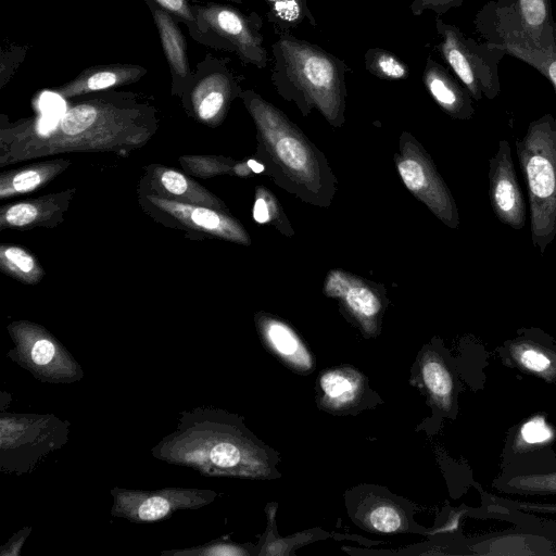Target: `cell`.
I'll list each match as a JSON object with an SVG mask.
<instances>
[{"label":"cell","instance_id":"obj_23","mask_svg":"<svg viewBox=\"0 0 556 556\" xmlns=\"http://www.w3.org/2000/svg\"><path fill=\"white\" fill-rule=\"evenodd\" d=\"M366 70L380 79L402 80L409 75V68L393 52L382 48L368 49L364 55Z\"/></svg>","mask_w":556,"mask_h":556},{"label":"cell","instance_id":"obj_15","mask_svg":"<svg viewBox=\"0 0 556 556\" xmlns=\"http://www.w3.org/2000/svg\"><path fill=\"white\" fill-rule=\"evenodd\" d=\"M147 193L181 203L202 205L229 213L225 202L176 168L151 165L148 168Z\"/></svg>","mask_w":556,"mask_h":556},{"label":"cell","instance_id":"obj_18","mask_svg":"<svg viewBox=\"0 0 556 556\" xmlns=\"http://www.w3.org/2000/svg\"><path fill=\"white\" fill-rule=\"evenodd\" d=\"M257 325L267 345L285 363L301 372L312 370L313 358L290 326L264 314L257 317Z\"/></svg>","mask_w":556,"mask_h":556},{"label":"cell","instance_id":"obj_4","mask_svg":"<svg viewBox=\"0 0 556 556\" xmlns=\"http://www.w3.org/2000/svg\"><path fill=\"white\" fill-rule=\"evenodd\" d=\"M516 152L530 202L531 241L544 254L556 237V118L546 113L532 121Z\"/></svg>","mask_w":556,"mask_h":556},{"label":"cell","instance_id":"obj_34","mask_svg":"<svg viewBox=\"0 0 556 556\" xmlns=\"http://www.w3.org/2000/svg\"><path fill=\"white\" fill-rule=\"evenodd\" d=\"M54 355V345L48 339H39L33 346L31 357L38 365L48 364Z\"/></svg>","mask_w":556,"mask_h":556},{"label":"cell","instance_id":"obj_38","mask_svg":"<svg viewBox=\"0 0 556 556\" xmlns=\"http://www.w3.org/2000/svg\"><path fill=\"white\" fill-rule=\"evenodd\" d=\"M228 1H231V2H235V3H238V4H242L243 3V0H228Z\"/></svg>","mask_w":556,"mask_h":556},{"label":"cell","instance_id":"obj_9","mask_svg":"<svg viewBox=\"0 0 556 556\" xmlns=\"http://www.w3.org/2000/svg\"><path fill=\"white\" fill-rule=\"evenodd\" d=\"M399 149L394 159L405 187L444 225L457 228L459 214L456 202L429 154L406 131L401 135Z\"/></svg>","mask_w":556,"mask_h":556},{"label":"cell","instance_id":"obj_10","mask_svg":"<svg viewBox=\"0 0 556 556\" xmlns=\"http://www.w3.org/2000/svg\"><path fill=\"white\" fill-rule=\"evenodd\" d=\"M141 203L157 217H166L186 229L204 232L219 239L249 245L251 239L241 223L230 213L212 207L187 204L161 198L150 193L143 194Z\"/></svg>","mask_w":556,"mask_h":556},{"label":"cell","instance_id":"obj_2","mask_svg":"<svg viewBox=\"0 0 556 556\" xmlns=\"http://www.w3.org/2000/svg\"><path fill=\"white\" fill-rule=\"evenodd\" d=\"M252 117L257 153L271 179L304 202L329 206L337 189L325 155L277 106L252 89L240 94Z\"/></svg>","mask_w":556,"mask_h":556},{"label":"cell","instance_id":"obj_37","mask_svg":"<svg viewBox=\"0 0 556 556\" xmlns=\"http://www.w3.org/2000/svg\"><path fill=\"white\" fill-rule=\"evenodd\" d=\"M247 162L253 173L260 174L266 170V166L260 163L257 160L250 159Z\"/></svg>","mask_w":556,"mask_h":556},{"label":"cell","instance_id":"obj_12","mask_svg":"<svg viewBox=\"0 0 556 556\" xmlns=\"http://www.w3.org/2000/svg\"><path fill=\"white\" fill-rule=\"evenodd\" d=\"M327 296L339 300L343 307L358 321L364 332L371 336L378 330L382 301L378 292L363 279L343 270L327 274L324 285Z\"/></svg>","mask_w":556,"mask_h":556},{"label":"cell","instance_id":"obj_29","mask_svg":"<svg viewBox=\"0 0 556 556\" xmlns=\"http://www.w3.org/2000/svg\"><path fill=\"white\" fill-rule=\"evenodd\" d=\"M160 7L169 12L179 23L187 26L193 40L200 43L198 20L190 0H154Z\"/></svg>","mask_w":556,"mask_h":556},{"label":"cell","instance_id":"obj_30","mask_svg":"<svg viewBox=\"0 0 556 556\" xmlns=\"http://www.w3.org/2000/svg\"><path fill=\"white\" fill-rule=\"evenodd\" d=\"M28 51L26 45L3 46L0 52V88L2 89L24 61Z\"/></svg>","mask_w":556,"mask_h":556},{"label":"cell","instance_id":"obj_32","mask_svg":"<svg viewBox=\"0 0 556 556\" xmlns=\"http://www.w3.org/2000/svg\"><path fill=\"white\" fill-rule=\"evenodd\" d=\"M169 510V504L166 500L153 496L146 500L138 509V515L142 520H157L165 516Z\"/></svg>","mask_w":556,"mask_h":556},{"label":"cell","instance_id":"obj_25","mask_svg":"<svg viewBox=\"0 0 556 556\" xmlns=\"http://www.w3.org/2000/svg\"><path fill=\"white\" fill-rule=\"evenodd\" d=\"M179 163L185 172L199 178H212L218 175H235L236 161L216 155H184Z\"/></svg>","mask_w":556,"mask_h":556},{"label":"cell","instance_id":"obj_33","mask_svg":"<svg viewBox=\"0 0 556 556\" xmlns=\"http://www.w3.org/2000/svg\"><path fill=\"white\" fill-rule=\"evenodd\" d=\"M521 434L527 442L538 443L549 438V430L542 419H534L523 426Z\"/></svg>","mask_w":556,"mask_h":556},{"label":"cell","instance_id":"obj_39","mask_svg":"<svg viewBox=\"0 0 556 556\" xmlns=\"http://www.w3.org/2000/svg\"><path fill=\"white\" fill-rule=\"evenodd\" d=\"M555 36H556V25H555Z\"/></svg>","mask_w":556,"mask_h":556},{"label":"cell","instance_id":"obj_6","mask_svg":"<svg viewBox=\"0 0 556 556\" xmlns=\"http://www.w3.org/2000/svg\"><path fill=\"white\" fill-rule=\"evenodd\" d=\"M200 31V45L235 53L240 61L260 70L268 64L261 16L255 12L216 2H192Z\"/></svg>","mask_w":556,"mask_h":556},{"label":"cell","instance_id":"obj_19","mask_svg":"<svg viewBox=\"0 0 556 556\" xmlns=\"http://www.w3.org/2000/svg\"><path fill=\"white\" fill-rule=\"evenodd\" d=\"M71 161L55 159L33 163L0 174V199H8L38 190L56 178L71 166Z\"/></svg>","mask_w":556,"mask_h":556},{"label":"cell","instance_id":"obj_36","mask_svg":"<svg viewBox=\"0 0 556 556\" xmlns=\"http://www.w3.org/2000/svg\"><path fill=\"white\" fill-rule=\"evenodd\" d=\"M252 169L248 165V162H237L235 166V175L239 177H248L252 174Z\"/></svg>","mask_w":556,"mask_h":556},{"label":"cell","instance_id":"obj_35","mask_svg":"<svg viewBox=\"0 0 556 556\" xmlns=\"http://www.w3.org/2000/svg\"><path fill=\"white\" fill-rule=\"evenodd\" d=\"M521 362L527 368L534 371H543L549 366V359L534 350H526L521 354Z\"/></svg>","mask_w":556,"mask_h":556},{"label":"cell","instance_id":"obj_1","mask_svg":"<svg viewBox=\"0 0 556 556\" xmlns=\"http://www.w3.org/2000/svg\"><path fill=\"white\" fill-rule=\"evenodd\" d=\"M156 109L132 92L106 90L75 102L51 125L42 117L7 123L1 116L0 167L67 152L126 156L156 132Z\"/></svg>","mask_w":556,"mask_h":556},{"label":"cell","instance_id":"obj_31","mask_svg":"<svg viewBox=\"0 0 556 556\" xmlns=\"http://www.w3.org/2000/svg\"><path fill=\"white\" fill-rule=\"evenodd\" d=\"M464 0H413L409 5L412 14L419 16L426 11H432L438 16L452 9L459 8Z\"/></svg>","mask_w":556,"mask_h":556},{"label":"cell","instance_id":"obj_20","mask_svg":"<svg viewBox=\"0 0 556 556\" xmlns=\"http://www.w3.org/2000/svg\"><path fill=\"white\" fill-rule=\"evenodd\" d=\"M1 271L24 285H37L46 271L36 255L27 249L15 244L0 245Z\"/></svg>","mask_w":556,"mask_h":556},{"label":"cell","instance_id":"obj_14","mask_svg":"<svg viewBox=\"0 0 556 556\" xmlns=\"http://www.w3.org/2000/svg\"><path fill=\"white\" fill-rule=\"evenodd\" d=\"M151 12L164 56L172 76V94L181 97L188 85L191 70L187 53V42L179 22L154 0H142Z\"/></svg>","mask_w":556,"mask_h":556},{"label":"cell","instance_id":"obj_28","mask_svg":"<svg viewBox=\"0 0 556 556\" xmlns=\"http://www.w3.org/2000/svg\"><path fill=\"white\" fill-rule=\"evenodd\" d=\"M367 520L379 532L391 533L403 528L402 514L393 504H377L368 513Z\"/></svg>","mask_w":556,"mask_h":556},{"label":"cell","instance_id":"obj_27","mask_svg":"<svg viewBox=\"0 0 556 556\" xmlns=\"http://www.w3.org/2000/svg\"><path fill=\"white\" fill-rule=\"evenodd\" d=\"M498 49L535 68L552 83L556 93V48L552 50H532L518 47Z\"/></svg>","mask_w":556,"mask_h":556},{"label":"cell","instance_id":"obj_7","mask_svg":"<svg viewBox=\"0 0 556 556\" xmlns=\"http://www.w3.org/2000/svg\"><path fill=\"white\" fill-rule=\"evenodd\" d=\"M435 28L441 38L439 50L472 99L493 100L501 91L498 64L506 53L486 41L467 37L456 25L439 16Z\"/></svg>","mask_w":556,"mask_h":556},{"label":"cell","instance_id":"obj_17","mask_svg":"<svg viewBox=\"0 0 556 556\" xmlns=\"http://www.w3.org/2000/svg\"><path fill=\"white\" fill-rule=\"evenodd\" d=\"M422 81L429 94L447 115L463 121L473 116L475 108L468 89L430 56L426 61Z\"/></svg>","mask_w":556,"mask_h":556},{"label":"cell","instance_id":"obj_13","mask_svg":"<svg viewBox=\"0 0 556 556\" xmlns=\"http://www.w3.org/2000/svg\"><path fill=\"white\" fill-rule=\"evenodd\" d=\"M76 188L4 204L0 207V230L53 228L64 220Z\"/></svg>","mask_w":556,"mask_h":556},{"label":"cell","instance_id":"obj_22","mask_svg":"<svg viewBox=\"0 0 556 556\" xmlns=\"http://www.w3.org/2000/svg\"><path fill=\"white\" fill-rule=\"evenodd\" d=\"M269 21L281 31H290L307 21L313 27L317 21L312 14L306 0H265Z\"/></svg>","mask_w":556,"mask_h":556},{"label":"cell","instance_id":"obj_5","mask_svg":"<svg viewBox=\"0 0 556 556\" xmlns=\"http://www.w3.org/2000/svg\"><path fill=\"white\" fill-rule=\"evenodd\" d=\"M475 28L491 46L556 48L551 0H491L476 14Z\"/></svg>","mask_w":556,"mask_h":556},{"label":"cell","instance_id":"obj_11","mask_svg":"<svg viewBox=\"0 0 556 556\" xmlns=\"http://www.w3.org/2000/svg\"><path fill=\"white\" fill-rule=\"evenodd\" d=\"M489 194L492 210L502 224L520 230L526 224V204L519 188L507 140L498 142L489 162Z\"/></svg>","mask_w":556,"mask_h":556},{"label":"cell","instance_id":"obj_21","mask_svg":"<svg viewBox=\"0 0 556 556\" xmlns=\"http://www.w3.org/2000/svg\"><path fill=\"white\" fill-rule=\"evenodd\" d=\"M319 386L326 404L341 408L351 405L358 397L362 379L351 369H333L320 377Z\"/></svg>","mask_w":556,"mask_h":556},{"label":"cell","instance_id":"obj_26","mask_svg":"<svg viewBox=\"0 0 556 556\" xmlns=\"http://www.w3.org/2000/svg\"><path fill=\"white\" fill-rule=\"evenodd\" d=\"M421 376L432 396L442 404H446L453 389V382L445 366L437 358L429 356L422 362Z\"/></svg>","mask_w":556,"mask_h":556},{"label":"cell","instance_id":"obj_16","mask_svg":"<svg viewBox=\"0 0 556 556\" xmlns=\"http://www.w3.org/2000/svg\"><path fill=\"white\" fill-rule=\"evenodd\" d=\"M148 70L131 63L94 65L81 71L72 80L56 87L53 92L65 100L112 90L140 80Z\"/></svg>","mask_w":556,"mask_h":556},{"label":"cell","instance_id":"obj_24","mask_svg":"<svg viewBox=\"0 0 556 556\" xmlns=\"http://www.w3.org/2000/svg\"><path fill=\"white\" fill-rule=\"evenodd\" d=\"M253 218L257 224L275 226L280 232L291 236L292 227L276 197L265 187L255 189Z\"/></svg>","mask_w":556,"mask_h":556},{"label":"cell","instance_id":"obj_3","mask_svg":"<svg viewBox=\"0 0 556 556\" xmlns=\"http://www.w3.org/2000/svg\"><path fill=\"white\" fill-rule=\"evenodd\" d=\"M271 81L302 115L317 110L333 127L344 123L346 64L317 45L281 34L271 45Z\"/></svg>","mask_w":556,"mask_h":556},{"label":"cell","instance_id":"obj_8","mask_svg":"<svg viewBox=\"0 0 556 556\" xmlns=\"http://www.w3.org/2000/svg\"><path fill=\"white\" fill-rule=\"evenodd\" d=\"M242 91L240 79L229 66V60L207 53L197 63L180 99L190 116L203 125L217 127Z\"/></svg>","mask_w":556,"mask_h":556}]
</instances>
